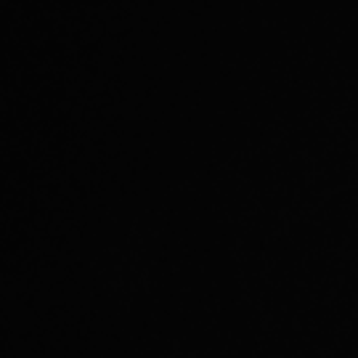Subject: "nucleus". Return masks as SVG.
Listing matches in <instances>:
<instances>
[]
</instances>
